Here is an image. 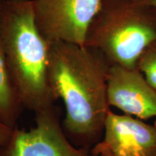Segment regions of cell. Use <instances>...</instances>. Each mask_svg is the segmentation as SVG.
Returning a JSON list of instances; mask_svg holds the SVG:
<instances>
[{
	"mask_svg": "<svg viewBox=\"0 0 156 156\" xmlns=\"http://www.w3.org/2000/svg\"><path fill=\"white\" fill-rule=\"evenodd\" d=\"M111 64L96 48L67 42L51 43L48 78L65 115L68 139L90 150L102 138L110 111L107 83Z\"/></svg>",
	"mask_w": 156,
	"mask_h": 156,
	"instance_id": "6da1fadb",
	"label": "cell"
},
{
	"mask_svg": "<svg viewBox=\"0 0 156 156\" xmlns=\"http://www.w3.org/2000/svg\"><path fill=\"white\" fill-rule=\"evenodd\" d=\"M0 31L23 108L37 113L54 106L56 99L48 78L51 44L37 26L33 0H4Z\"/></svg>",
	"mask_w": 156,
	"mask_h": 156,
	"instance_id": "7a4b0ae2",
	"label": "cell"
},
{
	"mask_svg": "<svg viewBox=\"0 0 156 156\" xmlns=\"http://www.w3.org/2000/svg\"><path fill=\"white\" fill-rule=\"evenodd\" d=\"M156 41V8L136 0H101L84 46L99 50L111 65L137 69Z\"/></svg>",
	"mask_w": 156,
	"mask_h": 156,
	"instance_id": "3957f363",
	"label": "cell"
},
{
	"mask_svg": "<svg viewBox=\"0 0 156 156\" xmlns=\"http://www.w3.org/2000/svg\"><path fill=\"white\" fill-rule=\"evenodd\" d=\"M35 114L34 127L13 129L8 141L0 147V156H92L90 150L68 139L55 105Z\"/></svg>",
	"mask_w": 156,
	"mask_h": 156,
	"instance_id": "277c9868",
	"label": "cell"
},
{
	"mask_svg": "<svg viewBox=\"0 0 156 156\" xmlns=\"http://www.w3.org/2000/svg\"><path fill=\"white\" fill-rule=\"evenodd\" d=\"M101 0H33L37 26L50 43L84 46Z\"/></svg>",
	"mask_w": 156,
	"mask_h": 156,
	"instance_id": "5b68a950",
	"label": "cell"
},
{
	"mask_svg": "<svg viewBox=\"0 0 156 156\" xmlns=\"http://www.w3.org/2000/svg\"><path fill=\"white\" fill-rule=\"evenodd\" d=\"M90 151L92 156H156V126L110 110L102 138Z\"/></svg>",
	"mask_w": 156,
	"mask_h": 156,
	"instance_id": "8992f818",
	"label": "cell"
},
{
	"mask_svg": "<svg viewBox=\"0 0 156 156\" xmlns=\"http://www.w3.org/2000/svg\"><path fill=\"white\" fill-rule=\"evenodd\" d=\"M107 86L110 106L142 120L156 117V91L138 69L111 65Z\"/></svg>",
	"mask_w": 156,
	"mask_h": 156,
	"instance_id": "52a82bcc",
	"label": "cell"
},
{
	"mask_svg": "<svg viewBox=\"0 0 156 156\" xmlns=\"http://www.w3.org/2000/svg\"><path fill=\"white\" fill-rule=\"evenodd\" d=\"M4 0H0V14ZM23 108L9 72L0 31V121L6 125L17 126Z\"/></svg>",
	"mask_w": 156,
	"mask_h": 156,
	"instance_id": "ba28073f",
	"label": "cell"
},
{
	"mask_svg": "<svg viewBox=\"0 0 156 156\" xmlns=\"http://www.w3.org/2000/svg\"><path fill=\"white\" fill-rule=\"evenodd\" d=\"M137 69L156 91V41L142 54L138 62Z\"/></svg>",
	"mask_w": 156,
	"mask_h": 156,
	"instance_id": "9c48e42d",
	"label": "cell"
},
{
	"mask_svg": "<svg viewBox=\"0 0 156 156\" xmlns=\"http://www.w3.org/2000/svg\"><path fill=\"white\" fill-rule=\"evenodd\" d=\"M13 129L14 128L6 125L0 121V147L3 146L8 141Z\"/></svg>",
	"mask_w": 156,
	"mask_h": 156,
	"instance_id": "30bf717a",
	"label": "cell"
},
{
	"mask_svg": "<svg viewBox=\"0 0 156 156\" xmlns=\"http://www.w3.org/2000/svg\"><path fill=\"white\" fill-rule=\"evenodd\" d=\"M136 1L142 4L152 6V7L156 8V0H136Z\"/></svg>",
	"mask_w": 156,
	"mask_h": 156,
	"instance_id": "8fae6325",
	"label": "cell"
},
{
	"mask_svg": "<svg viewBox=\"0 0 156 156\" xmlns=\"http://www.w3.org/2000/svg\"><path fill=\"white\" fill-rule=\"evenodd\" d=\"M98 156H107V155H98Z\"/></svg>",
	"mask_w": 156,
	"mask_h": 156,
	"instance_id": "7c38bea8",
	"label": "cell"
}]
</instances>
